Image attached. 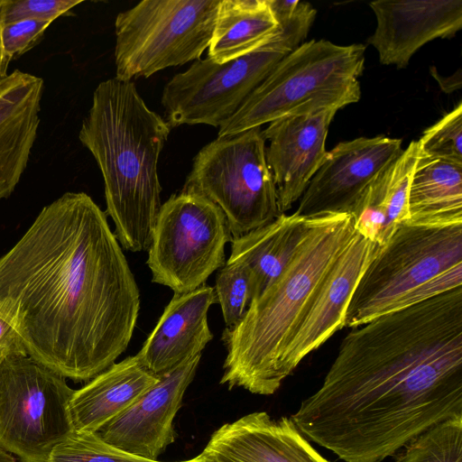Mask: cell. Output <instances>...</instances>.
Masks as SVG:
<instances>
[{"instance_id":"6da1fadb","label":"cell","mask_w":462,"mask_h":462,"mask_svg":"<svg viewBox=\"0 0 462 462\" xmlns=\"http://www.w3.org/2000/svg\"><path fill=\"white\" fill-rule=\"evenodd\" d=\"M462 416V287L353 328L291 416L345 462H382Z\"/></svg>"},{"instance_id":"7a4b0ae2","label":"cell","mask_w":462,"mask_h":462,"mask_svg":"<svg viewBox=\"0 0 462 462\" xmlns=\"http://www.w3.org/2000/svg\"><path fill=\"white\" fill-rule=\"evenodd\" d=\"M140 291L106 214L66 192L0 257V318L30 357L75 382L115 363L132 338Z\"/></svg>"},{"instance_id":"3957f363","label":"cell","mask_w":462,"mask_h":462,"mask_svg":"<svg viewBox=\"0 0 462 462\" xmlns=\"http://www.w3.org/2000/svg\"><path fill=\"white\" fill-rule=\"evenodd\" d=\"M171 130L146 106L133 81L114 78L96 88L79 139L101 171L106 214L125 250L150 247L162 206L158 161Z\"/></svg>"},{"instance_id":"277c9868","label":"cell","mask_w":462,"mask_h":462,"mask_svg":"<svg viewBox=\"0 0 462 462\" xmlns=\"http://www.w3.org/2000/svg\"><path fill=\"white\" fill-rule=\"evenodd\" d=\"M309 227L281 274L253 300L238 325L225 328L221 384L273 394L285 380L282 361L296 328L325 276L354 236L347 213L310 217Z\"/></svg>"},{"instance_id":"5b68a950","label":"cell","mask_w":462,"mask_h":462,"mask_svg":"<svg viewBox=\"0 0 462 462\" xmlns=\"http://www.w3.org/2000/svg\"><path fill=\"white\" fill-rule=\"evenodd\" d=\"M462 287V224L442 226L402 223L361 275L346 312L345 327Z\"/></svg>"},{"instance_id":"8992f818","label":"cell","mask_w":462,"mask_h":462,"mask_svg":"<svg viewBox=\"0 0 462 462\" xmlns=\"http://www.w3.org/2000/svg\"><path fill=\"white\" fill-rule=\"evenodd\" d=\"M261 127L221 136L194 157L182 191L205 197L224 213L232 238L273 222L280 215Z\"/></svg>"},{"instance_id":"52a82bcc","label":"cell","mask_w":462,"mask_h":462,"mask_svg":"<svg viewBox=\"0 0 462 462\" xmlns=\"http://www.w3.org/2000/svg\"><path fill=\"white\" fill-rule=\"evenodd\" d=\"M220 0H144L116 15V79L132 81L199 60Z\"/></svg>"},{"instance_id":"ba28073f","label":"cell","mask_w":462,"mask_h":462,"mask_svg":"<svg viewBox=\"0 0 462 462\" xmlns=\"http://www.w3.org/2000/svg\"><path fill=\"white\" fill-rule=\"evenodd\" d=\"M365 45L311 40L283 57L218 128L217 136L244 132L286 115L324 93L351 87L365 68Z\"/></svg>"},{"instance_id":"9c48e42d","label":"cell","mask_w":462,"mask_h":462,"mask_svg":"<svg viewBox=\"0 0 462 462\" xmlns=\"http://www.w3.org/2000/svg\"><path fill=\"white\" fill-rule=\"evenodd\" d=\"M66 378L29 356L0 361V447L22 462H48L74 431Z\"/></svg>"},{"instance_id":"30bf717a","label":"cell","mask_w":462,"mask_h":462,"mask_svg":"<svg viewBox=\"0 0 462 462\" xmlns=\"http://www.w3.org/2000/svg\"><path fill=\"white\" fill-rule=\"evenodd\" d=\"M231 240L216 204L192 192L171 195L161 206L148 249L152 282L177 294L196 290L225 264V245Z\"/></svg>"},{"instance_id":"8fae6325","label":"cell","mask_w":462,"mask_h":462,"mask_svg":"<svg viewBox=\"0 0 462 462\" xmlns=\"http://www.w3.org/2000/svg\"><path fill=\"white\" fill-rule=\"evenodd\" d=\"M289 53L272 40L224 63L209 58L195 60L165 85L162 95L164 120L171 129L183 125L219 127Z\"/></svg>"},{"instance_id":"7c38bea8","label":"cell","mask_w":462,"mask_h":462,"mask_svg":"<svg viewBox=\"0 0 462 462\" xmlns=\"http://www.w3.org/2000/svg\"><path fill=\"white\" fill-rule=\"evenodd\" d=\"M360 84L316 96L272 121L263 131L265 156L281 214L300 199L326 160V140L336 113L357 102Z\"/></svg>"},{"instance_id":"4fadbf2b","label":"cell","mask_w":462,"mask_h":462,"mask_svg":"<svg viewBox=\"0 0 462 462\" xmlns=\"http://www.w3.org/2000/svg\"><path fill=\"white\" fill-rule=\"evenodd\" d=\"M402 142L378 135L337 143L328 152L294 213L305 217L350 214L367 186L402 153Z\"/></svg>"},{"instance_id":"5bb4252c","label":"cell","mask_w":462,"mask_h":462,"mask_svg":"<svg viewBox=\"0 0 462 462\" xmlns=\"http://www.w3.org/2000/svg\"><path fill=\"white\" fill-rule=\"evenodd\" d=\"M201 354L189 358L145 392L132 406L97 433L107 443L137 457L157 460L174 441L173 420L182 405Z\"/></svg>"},{"instance_id":"9a60e30c","label":"cell","mask_w":462,"mask_h":462,"mask_svg":"<svg viewBox=\"0 0 462 462\" xmlns=\"http://www.w3.org/2000/svg\"><path fill=\"white\" fill-rule=\"evenodd\" d=\"M377 248V245L356 231L325 276L294 331L282 361L284 379L304 357L345 327L351 296Z\"/></svg>"},{"instance_id":"2e32d148","label":"cell","mask_w":462,"mask_h":462,"mask_svg":"<svg viewBox=\"0 0 462 462\" xmlns=\"http://www.w3.org/2000/svg\"><path fill=\"white\" fill-rule=\"evenodd\" d=\"M369 5L376 27L367 42L383 65L404 69L424 44L462 28V0H377Z\"/></svg>"},{"instance_id":"e0dca14e","label":"cell","mask_w":462,"mask_h":462,"mask_svg":"<svg viewBox=\"0 0 462 462\" xmlns=\"http://www.w3.org/2000/svg\"><path fill=\"white\" fill-rule=\"evenodd\" d=\"M205 451L218 462H329L291 418L254 411L225 423L211 435Z\"/></svg>"},{"instance_id":"ac0fdd59","label":"cell","mask_w":462,"mask_h":462,"mask_svg":"<svg viewBox=\"0 0 462 462\" xmlns=\"http://www.w3.org/2000/svg\"><path fill=\"white\" fill-rule=\"evenodd\" d=\"M216 302L214 287L206 283L189 292L174 293L136 354L141 364L160 377L201 354L214 337L208 311Z\"/></svg>"},{"instance_id":"d6986e66","label":"cell","mask_w":462,"mask_h":462,"mask_svg":"<svg viewBox=\"0 0 462 462\" xmlns=\"http://www.w3.org/2000/svg\"><path fill=\"white\" fill-rule=\"evenodd\" d=\"M43 88L42 78L19 69L0 79V199L12 194L27 167Z\"/></svg>"},{"instance_id":"ffe728a7","label":"cell","mask_w":462,"mask_h":462,"mask_svg":"<svg viewBox=\"0 0 462 462\" xmlns=\"http://www.w3.org/2000/svg\"><path fill=\"white\" fill-rule=\"evenodd\" d=\"M159 379L141 364L136 355L114 363L74 391L69 403L74 430L98 431L132 406Z\"/></svg>"},{"instance_id":"44dd1931","label":"cell","mask_w":462,"mask_h":462,"mask_svg":"<svg viewBox=\"0 0 462 462\" xmlns=\"http://www.w3.org/2000/svg\"><path fill=\"white\" fill-rule=\"evenodd\" d=\"M419 152L418 141H411L367 186L350 212L355 230L378 246L409 221V186Z\"/></svg>"},{"instance_id":"7402d4cb","label":"cell","mask_w":462,"mask_h":462,"mask_svg":"<svg viewBox=\"0 0 462 462\" xmlns=\"http://www.w3.org/2000/svg\"><path fill=\"white\" fill-rule=\"evenodd\" d=\"M310 217L281 214L268 225L231 240L227 263L250 271L257 298L283 271L305 235Z\"/></svg>"},{"instance_id":"603a6c76","label":"cell","mask_w":462,"mask_h":462,"mask_svg":"<svg viewBox=\"0 0 462 462\" xmlns=\"http://www.w3.org/2000/svg\"><path fill=\"white\" fill-rule=\"evenodd\" d=\"M406 223L442 226L462 224V162L419 152L411 174Z\"/></svg>"},{"instance_id":"cb8c5ba5","label":"cell","mask_w":462,"mask_h":462,"mask_svg":"<svg viewBox=\"0 0 462 462\" xmlns=\"http://www.w3.org/2000/svg\"><path fill=\"white\" fill-rule=\"evenodd\" d=\"M278 31L267 0H220L208 58L224 63L268 44Z\"/></svg>"},{"instance_id":"d4e9b609","label":"cell","mask_w":462,"mask_h":462,"mask_svg":"<svg viewBox=\"0 0 462 462\" xmlns=\"http://www.w3.org/2000/svg\"><path fill=\"white\" fill-rule=\"evenodd\" d=\"M404 447L395 462H462V416L430 427Z\"/></svg>"},{"instance_id":"484cf974","label":"cell","mask_w":462,"mask_h":462,"mask_svg":"<svg viewBox=\"0 0 462 462\" xmlns=\"http://www.w3.org/2000/svg\"><path fill=\"white\" fill-rule=\"evenodd\" d=\"M226 328L236 327L244 319L254 299L250 271L237 263H226L218 271L214 287Z\"/></svg>"},{"instance_id":"4316f807","label":"cell","mask_w":462,"mask_h":462,"mask_svg":"<svg viewBox=\"0 0 462 462\" xmlns=\"http://www.w3.org/2000/svg\"><path fill=\"white\" fill-rule=\"evenodd\" d=\"M48 462H161L133 456L105 441L97 432L73 431L51 451Z\"/></svg>"},{"instance_id":"83f0119b","label":"cell","mask_w":462,"mask_h":462,"mask_svg":"<svg viewBox=\"0 0 462 462\" xmlns=\"http://www.w3.org/2000/svg\"><path fill=\"white\" fill-rule=\"evenodd\" d=\"M267 2L278 23V31L273 41L289 52L293 51L304 42L315 20L316 9L310 3L299 0Z\"/></svg>"},{"instance_id":"f1b7e54d","label":"cell","mask_w":462,"mask_h":462,"mask_svg":"<svg viewBox=\"0 0 462 462\" xmlns=\"http://www.w3.org/2000/svg\"><path fill=\"white\" fill-rule=\"evenodd\" d=\"M418 143L421 155L462 162V102L427 128Z\"/></svg>"},{"instance_id":"f546056e","label":"cell","mask_w":462,"mask_h":462,"mask_svg":"<svg viewBox=\"0 0 462 462\" xmlns=\"http://www.w3.org/2000/svg\"><path fill=\"white\" fill-rule=\"evenodd\" d=\"M51 22L23 20L0 25V79L7 76L10 63L33 48Z\"/></svg>"},{"instance_id":"4dcf8cb0","label":"cell","mask_w":462,"mask_h":462,"mask_svg":"<svg viewBox=\"0 0 462 462\" xmlns=\"http://www.w3.org/2000/svg\"><path fill=\"white\" fill-rule=\"evenodd\" d=\"M81 0H2L0 25L23 20H41L52 23Z\"/></svg>"},{"instance_id":"1f68e13d","label":"cell","mask_w":462,"mask_h":462,"mask_svg":"<svg viewBox=\"0 0 462 462\" xmlns=\"http://www.w3.org/2000/svg\"><path fill=\"white\" fill-rule=\"evenodd\" d=\"M11 356H28L22 338L14 328L0 318V361Z\"/></svg>"},{"instance_id":"d6a6232c","label":"cell","mask_w":462,"mask_h":462,"mask_svg":"<svg viewBox=\"0 0 462 462\" xmlns=\"http://www.w3.org/2000/svg\"><path fill=\"white\" fill-rule=\"evenodd\" d=\"M431 76L437 80L439 85V88L443 92L450 94L453 91L459 89L461 88V70L458 69L453 75L448 78L440 76L437 69L434 66H431L430 69Z\"/></svg>"},{"instance_id":"836d02e7","label":"cell","mask_w":462,"mask_h":462,"mask_svg":"<svg viewBox=\"0 0 462 462\" xmlns=\"http://www.w3.org/2000/svg\"><path fill=\"white\" fill-rule=\"evenodd\" d=\"M180 462H218L214 456L208 453L207 451L203 450L199 455L197 457L185 460Z\"/></svg>"},{"instance_id":"e575fe53","label":"cell","mask_w":462,"mask_h":462,"mask_svg":"<svg viewBox=\"0 0 462 462\" xmlns=\"http://www.w3.org/2000/svg\"><path fill=\"white\" fill-rule=\"evenodd\" d=\"M0 462H22L15 456L5 451L0 447Z\"/></svg>"},{"instance_id":"d590c367","label":"cell","mask_w":462,"mask_h":462,"mask_svg":"<svg viewBox=\"0 0 462 462\" xmlns=\"http://www.w3.org/2000/svg\"><path fill=\"white\" fill-rule=\"evenodd\" d=\"M2 3V0H0V4Z\"/></svg>"}]
</instances>
